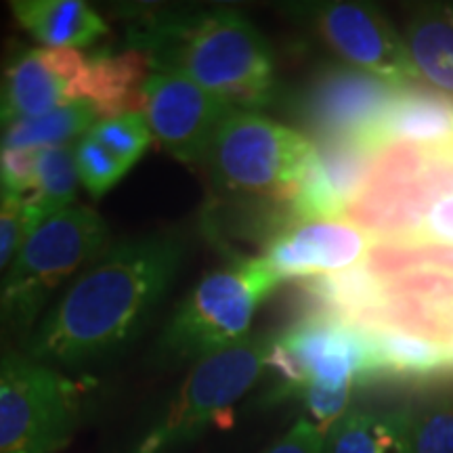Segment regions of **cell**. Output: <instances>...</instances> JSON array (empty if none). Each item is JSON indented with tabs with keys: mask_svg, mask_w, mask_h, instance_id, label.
<instances>
[{
	"mask_svg": "<svg viewBox=\"0 0 453 453\" xmlns=\"http://www.w3.org/2000/svg\"><path fill=\"white\" fill-rule=\"evenodd\" d=\"M88 55L76 49H15L0 65V130L57 107L87 104Z\"/></svg>",
	"mask_w": 453,
	"mask_h": 453,
	"instance_id": "cell-13",
	"label": "cell"
},
{
	"mask_svg": "<svg viewBox=\"0 0 453 453\" xmlns=\"http://www.w3.org/2000/svg\"><path fill=\"white\" fill-rule=\"evenodd\" d=\"M277 286L280 280L263 257H237L208 273L166 321L154 344V361L196 364L243 342L258 307Z\"/></svg>",
	"mask_w": 453,
	"mask_h": 453,
	"instance_id": "cell-4",
	"label": "cell"
},
{
	"mask_svg": "<svg viewBox=\"0 0 453 453\" xmlns=\"http://www.w3.org/2000/svg\"><path fill=\"white\" fill-rule=\"evenodd\" d=\"M73 160L81 183L95 200H101L128 173V168L88 133L73 143Z\"/></svg>",
	"mask_w": 453,
	"mask_h": 453,
	"instance_id": "cell-26",
	"label": "cell"
},
{
	"mask_svg": "<svg viewBox=\"0 0 453 453\" xmlns=\"http://www.w3.org/2000/svg\"><path fill=\"white\" fill-rule=\"evenodd\" d=\"M267 370L275 373L271 403L296 399L307 388L350 390L378 380L376 357L367 332L330 317L303 315L273 334Z\"/></svg>",
	"mask_w": 453,
	"mask_h": 453,
	"instance_id": "cell-9",
	"label": "cell"
},
{
	"mask_svg": "<svg viewBox=\"0 0 453 453\" xmlns=\"http://www.w3.org/2000/svg\"><path fill=\"white\" fill-rule=\"evenodd\" d=\"M36 179V151L0 147V194L3 200L27 202Z\"/></svg>",
	"mask_w": 453,
	"mask_h": 453,
	"instance_id": "cell-27",
	"label": "cell"
},
{
	"mask_svg": "<svg viewBox=\"0 0 453 453\" xmlns=\"http://www.w3.org/2000/svg\"><path fill=\"white\" fill-rule=\"evenodd\" d=\"M110 246L105 219L81 203L34 225L0 283V349H9V342L24 347L55 292Z\"/></svg>",
	"mask_w": 453,
	"mask_h": 453,
	"instance_id": "cell-3",
	"label": "cell"
},
{
	"mask_svg": "<svg viewBox=\"0 0 453 453\" xmlns=\"http://www.w3.org/2000/svg\"><path fill=\"white\" fill-rule=\"evenodd\" d=\"M373 240L344 220H309L271 235L263 258L280 281L313 280L353 269Z\"/></svg>",
	"mask_w": 453,
	"mask_h": 453,
	"instance_id": "cell-15",
	"label": "cell"
},
{
	"mask_svg": "<svg viewBox=\"0 0 453 453\" xmlns=\"http://www.w3.org/2000/svg\"><path fill=\"white\" fill-rule=\"evenodd\" d=\"M185 250L179 234L113 243L73 277L21 350L57 370H78L120 353L166 298Z\"/></svg>",
	"mask_w": 453,
	"mask_h": 453,
	"instance_id": "cell-1",
	"label": "cell"
},
{
	"mask_svg": "<svg viewBox=\"0 0 453 453\" xmlns=\"http://www.w3.org/2000/svg\"><path fill=\"white\" fill-rule=\"evenodd\" d=\"M99 120L97 110L88 104L57 107L42 116L27 118L0 130V147L38 151L47 147L70 145L84 137Z\"/></svg>",
	"mask_w": 453,
	"mask_h": 453,
	"instance_id": "cell-23",
	"label": "cell"
},
{
	"mask_svg": "<svg viewBox=\"0 0 453 453\" xmlns=\"http://www.w3.org/2000/svg\"><path fill=\"white\" fill-rule=\"evenodd\" d=\"M273 334L248 336L235 347L196 361L160 416L130 453H173L226 416L267 370Z\"/></svg>",
	"mask_w": 453,
	"mask_h": 453,
	"instance_id": "cell-8",
	"label": "cell"
},
{
	"mask_svg": "<svg viewBox=\"0 0 453 453\" xmlns=\"http://www.w3.org/2000/svg\"><path fill=\"white\" fill-rule=\"evenodd\" d=\"M380 139L382 145L403 141L428 150H453V97L424 82L396 88Z\"/></svg>",
	"mask_w": 453,
	"mask_h": 453,
	"instance_id": "cell-16",
	"label": "cell"
},
{
	"mask_svg": "<svg viewBox=\"0 0 453 453\" xmlns=\"http://www.w3.org/2000/svg\"><path fill=\"white\" fill-rule=\"evenodd\" d=\"M396 88L344 64L317 70L292 97V116L311 141L364 139L382 147L380 130Z\"/></svg>",
	"mask_w": 453,
	"mask_h": 453,
	"instance_id": "cell-11",
	"label": "cell"
},
{
	"mask_svg": "<svg viewBox=\"0 0 453 453\" xmlns=\"http://www.w3.org/2000/svg\"><path fill=\"white\" fill-rule=\"evenodd\" d=\"M128 41L151 67L180 72L234 110H263L280 93L273 49L235 9H147Z\"/></svg>",
	"mask_w": 453,
	"mask_h": 453,
	"instance_id": "cell-2",
	"label": "cell"
},
{
	"mask_svg": "<svg viewBox=\"0 0 453 453\" xmlns=\"http://www.w3.org/2000/svg\"><path fill=\"white\" fill-rule=\"evenodd\" d=\"M27 234V219L24 202L3 200L0 202V283L13 263L17 250Z\"/></svg>",
	"mask_w": 453,
	"mask_h": 453,
	"instance_id": "cell-28",
	"label": "cell"
},
{
	"mask_svg": "<svg viewBox=\"0 0 453 453\" xmlns=\"http://www.w3.org/2000/svg\"><path fill=\"white\" fill-rule=\"evenodd\" d=\"M315 143L258 111H234L219 128L206 164L217 187L286 206L307 173Z\"/></svg>",
	"mask_w": 453,
	"mask_h": 453,
	"instance_id": "cell-7",
	"label": "cell"
},
{
	"mask_svg": "<svg viewBox=\"0 0 453 453\" xmlns=\"http://www.w3.org/2000/svg\"><path fill=\"white\" fill-rule=\"evenodd\" d=\"M0 202H3V194H0Z\"/></svg>",
	"mask_w": 453,
	"mask_h": 453,
	"instance_id": "cell-31",
	"label": "cell"
},
{
	"mask_svg": "<svg viewBox=\"0 0 453 453\" xmlns=\"http://www.w3.org/2000/svg\"><path fill=\"white\" fill-rule=\"evenodd\" d=\"M150 72V57L134 47L88 55L87 104L97 110L101 120L143 111Z\"/></svg>",
	"mask_w": 453,
	"mask_h": 453,
	"instance_id": "cell-18",
	"label": "cell"
},
{
	"mask_svg": "<svg viewBox=\"0 0 453 453\" xmlns=\"http://www.w3.org/2000/svg\"><path fill=\"white\" fill-rule=\"evenodd\" d=\"M88 134L95 141H99L128 170L141 160V156L145 154V150L154 141L143 111L99 120L88 130Z\"/></svg>",
	"mask_w": 453,
	"mask_h": 453,
	"instance_id": "cell-25",
	"label": "cell"
},
{
	"mask_svg": "<svg viewBox=\"0 0 453 453\" xmlns=\"http://www.w3.org/2000/svg\"><path fill=\"white\" fill-rule=\"evenodd\" d=\"M143 116L151 139L174 160L203 166L219 128L237 111L180 72L151 67Z\"/></svg>",
	"mask_w": 453,
	"mask_h": 453,
	"instance_id": "cell-12",
	"label": "cell"
},
{
	"mask_svg": "<svg viewBox=\"0 0 453 453\" xmlns=\"http://www.w3.org/2000/svg\"><path fill=\"white\" fill-rule=\"evenodd\" d=\"M324 430L317 428L309 418L300 416L290 430L263 453H324Z\"/></svg>",
	"mask_w": 453,
	"mask_h": 453,
	"instance_id": "cell-30",
	"label": "cell"
},
{
	"mask_svg": "<svg viewBox=\"0 0 453 453\" xmlns=\"http://www.w3.org/2000/svg\"><path fill=\"white\" fill-rule=\"evenodd\" d=\"M11 13L47 49L82 50L110 32L104 15L84 0H13Z\"/></svg>",
	"mask_w": 453,
	"mask_h": 453,
	"instance_id": "cell-17",
	"label": "cell"
},
{
	"mask_svg": "<svg viewBox=\"0 0 453 453\" xmlns=\"http://www.w3.org/2000/svg\"><path fill=\"white\" fill-rule=\"evenodd\" d=\"M403 38L422 82L453 97V4L430 3L413 9Z\"/></svg>",
	"mask_w": 453,
	"mask_h": 453,
	"instance_id": "cell-20",
	"label": "cell"
},
{
	"mask_svg": "<svg viewBox=\"0 0 453 453\" xmlns=\"http://www.w3.org/2000/svg\"><path fill=\"white\" fill-rule=\"evenodd\" d=\"M367 336L380 382L433 384L453 378V357L443 342L401 330H373Z\"/></svg>",
	"mask_w": 453,
	"mask_h": 453,
	"instance_id": "cell-19",
	"label": "cell"
},
{
	"mask_svg": "<svg viewBox=\"0 0 453 453\" xmlns=\"http://www.w3.org/2000/svg\"><path fill=\"white\" fill-rule=\"evenodd\" d=\"M315 151L296 196L286 203L288 225L342 220L364 185L372 157L380 147L364 139L313 141Z\"/></svg>",
	"mask_w": 453,
	"mask_h": 453,
	"instance_id": "cell-14",
	"label": "cell"
},
{
	"mask_svg": "<svg viewBox=\"0 0 453 453\" xmlns=\"http://www.w3.org/2000/svg\"><path fill=\"white\" fill-rule=\"evenodd\" d=\"M410 453H453V393L410 410Z\"/></svg>",
	"mask_w": 453,
	"mask_h": 453,
	"instance_id": "cell-24",
	"label": "cell"
},
{
	"mask_svg": "<svg viewBox=\"0 0 453 453\" xmlns=\"http://www.w3.org/2000/svg\"><path fill=\"white\" fill-rule=\"evenodd\" d=\"M449 191L453 150L390 141L373 154L364 185L342 220L373 242L407 243L418 235L430 206Z\"/></svg>",
	"mask_w": 453,
	"mask_h": 453,
	"instance_id": "cell-5",
	"label": "cell"
},
{
	"mask_svg": "<svg viewBox=\"0 0 453 453\" xmlns=\"http://www.w3.org/2000/svg\"><path fill=\"white\" fill-rule=\"evenodd\" d=\"M78 183L81 177L73 160V143L38 150L34 194L24 202L27 231L50 214L76 206Z\"/></svg>",
	"mask_w": 453,
	"mask_h": 453,
	"instance_id": "cell-22",
	"label": "cell"
},
{
	"mask_svg": "<svg viewBox=\"0 0 453 453\" xmlns=\"http://www.w3.org/2000/svg\"><path fill=\"white\" fill-rule=\"evenodd\" d=\"M283 13L330 50L338 64L370 73L395 88L422 82L403 34L376 4L315 0L283 4Z\"/></svg>",
	"mask_w": 453,
	"mask_h": 453,
	"instance_id": "cell-10",
	"label": "cell"
},
{
	"mask_svg": "<svg viewBox=\"0 0 453 453\" xmlns=\"http://www.w3.org/2000/svg\"><path fill=\"white\" fill-rule=\"evenodd\" d=\"M93 380L21 349H0V453H59L76 434Z\"/></svg>",
	"mask_w": 453,
	"mask_h": 453,
	"instance_id": "cell-6",
	"label": "cell"
},
{
	"mask_svg": "<svg viewBox=\"0 0 453 453\" xmlns=\"http://www.w3.org/2000/svg\"><path fill=\"white\" fill-rule=\"evenodd\" d=\"M416 246L449 248L453 250V191L441 196L424 217L420 231L411 242Z\"/></svg>",
	"mask_w": 453,
	"mask_h": 453,
	"instance_id": "cell-29",
	"label": "cell"
},
{
	"mask_svg": "<svg viewBox=\"0 0 453 453\" xmlns=\"http://www.w3.org/2000/svg\"><path fill=\"white\" fill-rule=\"evenodd\" d=\"M324 453H410V410H349L326 433Z\"/></svg>",
	"mask_w": 453,
	"mask_h": 453,
	"instance_id": "cell-21",
	"label": "cell"
}]
</instances>
